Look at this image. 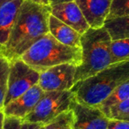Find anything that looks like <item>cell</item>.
Returning <instances> with one entry per match:
<instances>
[{"mask_svg":"<svg viewBox=\"0 0 129 129\" xmlns=\"http://www.w3.org/2000/svg\"><path fill=\"white\" fill-rule=\"evenodd\" d=\"M4 118H5V114L3 113L2 111H0V129H2L3 120H4Z\"/></svg>","mask_w":129,"mask_h":129,"instance_id":"484cf974","label":"cell"},{"mask_svg":"<svg viewBox=\"0 0 129 129\" xmlns=\"http://www.w3.org/2000/svg\"><path fill=\"white\" fill-rule=\"evenodd\" d=\"M10 61L4 56H0V111L5 106L6 93L8 88V76H9Z\"/></svg>","mask_w":129,"mask_h":129,"instance_id":"e0dca14e","label":"cell"},{"mask_svg":"<svg viewBox=\"0 0 129 129\" xmlns=\"http://www.w3.org/2000/svg\"><path fill=\"white\" fill-rule=\"evenodd\" d=\"M129 97V80L122 83L116 88L97 108L101 110L107 117L109 111L119 103L125 101Z\"/></svg>","mask_w":129,"mask_h":129,"instance_id":"9a60e30c","label":"cell"},{"mask_svg":"<svg viewBox=\"0 0 129 129\" xmlns=\"http://www.w3.org/2000/svg\"><path fill=\"white\" fill-rule=\"evenodd\" d=\"M49 32L54 38L64 45L81 48V35L50 13L49 19Z\"/></svg>","mask_w":129,"mask_h":129,"instance_id":"4fadbf2b","label":"cell"},{"mask_svg":"<svg viewBox=\"0 0 129 129\" xmlns=\"http://www.w3.org/2000/svg\"><path fill=\"white\" fill-rule=\"evenodd\" d=\"M127 80L129 60L111 64L95 75L76 82L70 90L78 102L91 107H98Z\"/></svg>","mask_w":129,"mask_h":129,"instance_id":"7a4b0ae2","label":"cell"},{"mask_svg":"<svg viewBox=\"0 0 129 129\" xmlns=\"http://www.w3.org/2000/svg\"><path fill=\"white\" fill-rule=\"evenodd\" d=\"M129 113V97L125 101L113 106L109 111L107 117L110 119H122Z\"/></svg>","mask_w":129,"mask_h":129,"instance_id":"ffe728a7","label":"cell"},{"mask_svg":"<svg viewBox=\"0 0 129 129\" xmlns=\"http://www.w3.org/2000/svg\"><path fill=\"white\" fill-rule=\"evenodd\" d=\"M27 1L35 3V4L43 5V6H50V0H27Z\"/></svg>","mask_w":129,"mask_h":129,"instance_id":"cb8c5ba5","label":"cell"},{"mask_svg":"<svg viewBox=\"0 0 129 129\" xmlns=\"http://www.w3.org/2000/svg\"><path fill=\"white\" fill-rule=\"evenodd\" d=\"M77 66L74 64H61L40 73L38 85L45 92L70 90L74 85Z\"/></svg>","mask_w":129,"mask_h":129,"instance_id":"52a82bcc","label":"cell"},{"mask_svg":"<svg viewBox=\"0 0 129 129\" xmlns=\"http://www.w3.org/2000/svg\"><path fill=\"white\" fill-rule=\"evenodd\" d=\"M122 119H125V120H129V113L126 115V116H125V117H124V118H122Z\"/></svg>","mask_w":129,"mask_h":129,"instance_id":"83f0119b","label":"cell"},{"mask_svg":"<svg viewBox=\"0 0 129 129\" xmlns=\"http://www.w3.org/2000/svg\"><path fill=\"white\" fill-rule=\"evenodd\" d=\"M92 28L104 27L112 0H74Z\"/></svg>","mask_w":129,"mask_h":129,"instance_id":"8fae6325","label":"cell"},{"mask_svg":"<svg viewBox=\"0 0 129 129\" xmlns=\"http://www.w3.org/2000/svg\"><path fill=\"white\" fill-rule=\"evenodd\" d=\"M104 27L109 32L111 40L129 38V15L107 19Z\"/></svg>","mask_w":129,"mask_h":129,"instance_id":"5bb4252c","label":"cell"},{"mask_svg":"<svg viewBox=\"0 0 129 129\" xmlns=\"http://www.w3.org/2000/svg\"><path fill=\"white\" fill-rule=\"evenodd\" d=\"M70 110L74 115L73 129H108L110 118L99 108L85 105L74 98Z\"/></svg>","mask_w":129,"mask_h":129,"instance_id":"ba28073f","label":"cell"},{"mask_svg":"<svg viewBox=\"0 0 129 129\" xmlns=\"http://www.w3.org/2000/svg\"><path fill=\"white\" fill-rule=\"evenodd\" d=\"M111 64L129 60V38L111 41Z\"/></svg>","mask_w":129,"mask_h":129,"instance_id":"2e32d148","label":"cell"},{"mask_svg":"<svg viewBox=\"0 0 129 129\" xmlns=\"http://www.w3.org/2000/svg\"><path fill=\"white\" fill-rule=\"evenodd\" d=\"M108 129H129V120L110 119Z\"/></svg>","mask_w":129,"mask_h":129,"instance_id":"7402d4cb","label":"cell"},{"mask_svg":"<svg viewBox=\"0 0 129 129\" xmlns=\"http://www.w3.org/2000/svg\"><path fill=\"white\" fill-rule=\"evenodd\" d=\"M129 15V0H112L107 19Z\"/></svg>","mask_w":129,"mask_h":129,"instance_id":"d6986e66","label":"cell"},{"mask_svg":"<svg viewBox=\"0 0 129 129\" xmlns=\"http://www.w3.org/2000/svg\"><path fill=\"white\" fill-rule=\"evenodd\" d=\"M67 1H74V0H50V6L55 5V4H58V3H62V2H67Z\"/></svg>","mask_w":129,"mask_h":129,"instance_id":"d4e9b609","label":"cell"},{"mask_svg":"<svg viewBox=\"0 0 129 129\" xmlns=\"http://www.w3.org/2000/svg\"><path fill=\"white\" fill-rule=\"evenodd\" d=\"M24 0H12L0 6V45L7 43Z\"/></svg>","mask_w":129,"mask_h":129,"instance_id":"7c38bea8","label":"cell"},{"mask_svg":"<svg viewBox=\"0 0 129 129\" xmlns=\"http://www.w3.org/2000/svg\"><path fill=\"white\" fill-rule=\"evenodd\" d=\"M22 119L13 116H5L2 129H20Z\"/></svg>","mask_w":129,"mask_h":129,"instance_id":"44dd1931","label":"cell"},{"mask_svg":"<svg viewBox=\"0 0 129 129\" xmlns=\"http://www.w3.org/2000/svg\"><path fill=\"white\" fill-rule=\"evenodd\" d=\"M50 13L81 35L84 34L90 27L74 0L52 5L50 6Z\"/></svg>","mask_w":129,"mask_h":129,"instance_id":"9c48e42d","label":"cell"},{"mask_svg":"<svg viewBox=\"0 0 129 129\" xmlns=\"http://www.w3.org/2000/svg\"><path fill=\"white\" fill-rule=\"evenodd\" d=\"M40 73L29 67L20 57L10 61L8 88L5 105L38 84Z\"/></svg>","mask_w":129,"mask_h":129,"instance_id":"8992f818","label":"cell"},{"mask_svg":"<svg viewBox=\"0 0 129 129\" xmlns=\"http://www.w3.org/2000/svg\"><path fill=\"white\" fill-rule=\"evenodd\" d=\"M45 91L38 84L33 86L27 92L4 106L2 111L5 116H13L24 118L33 111Z\"/></svg>","mask_w":129,"mask_h":129,"instance_id":"30bf717a","label":"cell"},{"mask_svg":"<svg viewBox=\"0 0 129 129\" xmlns=\"http://www.w3.org/2000/svg\"><path fill=\"white\" fill-rule=\"evenodd\" d=\"M2 49H3V46L2 45H0V56L2 55Z\"/></svg>","mask_w":129,"mask_h":129,"instance_id":"f1b7e54d","label":"cell"},{"mask_svg":"<svg viewBox=\"0 0 129 129\" xmlns=\"http://www.w3.org/2000/svg\"><path fill=\"white\" fill-rule=\"evenodd\" d=\"M74 95L71 90L45 92L36 107L22 122L40 123L45 125L64 111L70 110Z\"/></svg>","mask_w":129,"mask_h":129,"instance_id":"5b68a950","label":"cell"},{"mask_svg":"<svg viewBox=\"0 0 129 129\" xmlns=\"http://www.w3.org/2000/svg\"><path fill=\"white\" fill-rule=\"evenodd\" d=\"M111 38L104 27H89L81 37V62L77 67L74 84L95 75L111 64Z\"/></svg>","mask_w":129,"mask_h":129,"instance_id":"3957f363","label":"cell"},{"mask_svg":"<svg viewBox=\"0 0 129 129\" xmlns=\"http://www.w3.org/2000/svg\"><path fill=\"white\" fill-rule=\"evenodd\" d=\"M74 115L72 110L64 111L54 119L45 124L41 129H73Z\"/></svg>","mask_w":129,"mask_h":129,"instance_id":"ac0fdd59","label":"cell"},{"mask_svg":"<svg viewBox=\"0 0 129 129\" xmlns=\"http://www.w3.org/2000/svg\"><path fill=\"white\" fill-rule=\"evenodd\" d=\"M20 58L42 73L50 67L67 63L78 67L81 62V49L63 44L48 33L31 45Z\"/></svg>","mask_w":129,"mask_h":129,"instance_id":"277c9868","label":"cell"},{"mask_svg":"<svg viewBox=\"0 0 129 129\" xmlns=\"http://www.w3.org/2000/svg\"><path fill=\"white\" fill-rule=\"evenodd\" d=\"M10 1H12V0H0V6H2V5L6 4V3L10 2Z\"/></svg>","mask_w":129,"mask_h":129,"instance_id":"4316f807","label":"cell"},{"mask_svg":"<svg viewBox=\"0 0 129 129\" xmlns=\"http://www.w3.org/2000/svg\"><path fill=\"white\" fill-rule=\"evenodd\" d=\"M43 124L40 123H29V122H22L20 129H41Z\"/></svg>","mask_w":129,"mask_h":129,"instance_id":"603a6c76","label":"cell"},{"mask_svg":"<svg viewBox=\"0 0 129 129\" xmlns=\"http://www.w3.org/2000/svg\"><path fill=\"white\" fill-rule=\"evenodd\" d=\"M50 6L35 4L24 0L7 43L3 46L2 56L9 61L20 56L49 32Z\"/></svg>","mask_w":129,"mask_h":129,"instance_id":"6da1fadb","label":"cell"}]
</instances>
